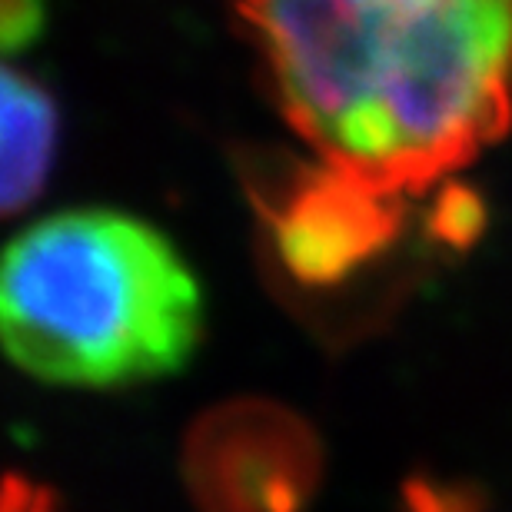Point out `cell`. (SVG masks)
<instances>
[{
    "instance_id": "7a4b0ae2",
    "label": "cell",
    "mask_w": 512,
    "mask_h": 512,
    "mask_svg": "<svg viewBox=\"0 0 512 512\" xmlns=\"http://www.w3.org/2000/svg\"><path fill=\"white\" fill-rule=\"evenodd\" d=\"M0 336L14 366L40 383L117 389L190 363L203 296L187 260L147 220L60 210L10 240Z\"/></svg>"
},
{
    "instance_id": "6da1fadb",
    "label": "cell",
    "mask_w": 512,
    "mask_h": 512,
    "mask_svg": "<svg viewBox=\"0 0 512 512\" xmlns=\"http://www.w3.org/2000/svg\"><path fill=\"white\" fill-rule=\"evenodd\" d=\"M323 167L403 200L512 124V0H233Z\"/></svg>"
},
{
    "instance_id": "3957f363",
    "label": "cell",
    "mask_w": 512,
    "mask_h": 512,
    "mask_svg": "<svg viewBox=\"0 0 512 512\" xmlns=\"http://www.w3.org/2000/svg\"><path fill=\"white\" fill-rule=\"evenodd\" d=\"M273 217L286 266L306 283H336L396 237L399 200L343 173H310Z\"/></svg>"
},
{
    "instance_id": "277c9868",
    "label": "cell",
    "mask_w": 512,
    "mask_h": 512,
    "mask_svg": "<svg viewBox=\"0 0 512 512\" xmlns=\"http://www.w3.org/2000/svg\"><path fill=\"white\" fill-rule=\"evenodd\" d=\"M4 150H0V200L4 213L14 217L30 207L47 187V177L54 170L57 157V104L34 77L24 70H4Z\"/></svg>"
},
{
    "instance_id": "8992f818",
    "label": "cell",
    "mask_w": 512,
    "mask_h": 512,
    "mask_svg": "<svg viewBox=\"0 0 512 512\" xmlns=\"http://www.w3.org/2000/svg\"><path fill=\"white\" fill-rule=\"evenodd\" d=\"M4 512H57L47 489L34 486L30 479L10 476L4 489Z\"/></svg>"
},
{
    "instance_id": "5b68a950",
    "label": "cell",
    "mask_w": 512,
    "mask_h": 512,
    "mask_svg": "<svg viewBox=\"0 0 512 512\" xmlns=\"http://www.w3.org/2000/svg\"><path fill=\"white\" fill-rule=\"evenodd\" d=\"M44 27V0H4L0 7V37L7 57L27 47Z\"/></svg>"
}]
</instances>
